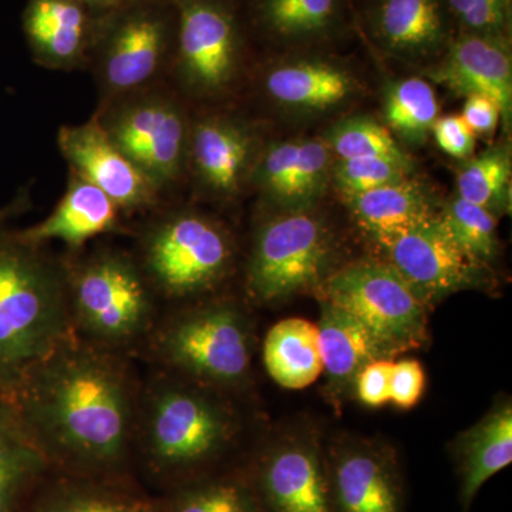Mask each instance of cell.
Returning a JSON list of instances; mask_svg holds the SVG:
<instances>
[{
    "label": "cell",
    "mask_w": 512,
    "mask_h": 512,
    "mask_svg": "<svg viewBox=\"0 0 512 512\" xmlns=\"http://www.w3.org/2000/svg\"><path fill=\"white\" fill-rule=\"evenodd\" d=\"M136 363L72 335L3 396L52 470L137 478L134 434L143 376Z\"/></svg>",
    "instance_id": "obj_1"
},
{
    "label": "cell",
    "mask_w": 512,
    "mask_h": 512,
    "mask_svg": "<svg viewBox=\"0 0 512 512\" xmlns=\"http://www.w3.org/2000/svg\"><path fill=\"white\" fill-rule=\"evenodd\" d=\"M238 396L148 367L141 380L134 470L154 494L241 467Z\"/></svg>",
    "instance_id": "obj_2"
},
{
    "label": "cell",
    "mask_w": 512,
    "mask_h": 512,
    "mask_svg": "<svg viewBox=\"0 0 512 512\" xmlns=\"http://www.w3.org/2000/svg\"><path fill=\"white\" fill-rule=\"evenodd\" d=\"M254 322L237 299L207 296L165 306L134 359L242 396L252 382Z\"/></svg>",
    "instance_id": "obj_3"
},
{
    "label": "cell",
    "mask_w": 512,
    "mask_h": 512,
    "mask_svg": "<svg viewBox=\"0 0 512 512\" xmlns=\"http://www.w3.org/2000/svg\"><path fill=\"white\" fill-rule=\"evenodd\" d=\"M72 335L63 258L0 225V393Z\"/></svg>",
    "instance_id": "obj_4"
},
{
    "label": "cell",
    "mask_w": 512,
    "mask_h": 512,
    "mask_svg": "<svg viewBox=\"0 0 512 512\" xmlns=\"http://www.w3.org/2000/svg\"><path fill=\"white\" fill-rule=\"evenodd\" d=\"M63 262L74 335L136 356L163 311L136 256L99 247L86 254L70 252Z\"/></svg>",
    "instance_id": "obj_5"
},
{
    "label": "cell",
    "mask_w": 512,
    "mask_h": 512,
    "mask_svg": "<svg viewBox=\"0 0 512 512\" xmlns=\"http://www.w3.org/2000/svg\"><path fill=\"white\" fill-rule=\"evenodd\" d=\"M134 256L165 308L217 291L231 274L235 248L220 222L180 211L150 222L138 237Z\"/></svg>",
    "instance_id": "obj_6"
},
{
    "label": "cell",
    "mask_w": 512,
    "mask_h": 512,
    "mask_svg": "<svg viewBox=\"0 0 512 512\" xmlns=\"http://www.w3.org/2000/svg\"><path fill=\"white\" fill-rule=\"evenodd\" d=\"M318 295L359 319L387 359L423 348L429 339L426 306L389 262L345 266L323 281Z\"/></svg>",
    "instance_id": "obj_7"
},
{
    "label": "cell",
    "mask_w": 512,
    "mask_h": 512,
    "mask_svg": "<svg viewBox=\"0 0 512 512\" xmlns=\"http://www.w3.org/2000/svg\"><path fill=\"white\" fill-rule=\"evenodd\" d=\"M333 238L325 222L308 211H285L256 231L245 289L249 301L272 305L319 288L328 276Z\"/></svg>",
    "instance_id": "obj_8"
},
{
    "label": "cell",
    "mask_w": 512,
    "mask_h": 512,
    "mask_svg": "<svg viewBox=\"0 0 512 512\" xmlns=\"http://www.w3.org/2000/svg\"><path fill=\"white\" fill-rule=\"evenodd\" d=\"M241 468L264 512H332L325 447L313 431L272 437Z\"/></svg>",
    "instance_id": "obj_9"
},
{
    "label": "cell",
    "mask_w": 512,
    "mask_h": 512,
    "mask_svg": "<svg viewBox=\"0 0 512 512\" xmlns=\"http://www.w3.org/2000/svg\"><path fill=\"white\" fill-rule=\"evenodd\" d=\"M111 107L100 126L158 191L183 170L190 130L183 110L161 94H128Z\"/></svg>",
    "instance_id": "obj_10"
},
{
    "label": "cell",
    "mask_w": 512,
    "mask_h": 512,
    "mask_svg": "<svg viewBox=\"0 0 512 512\" xmlns=\"http://www.w3.org/2000/svg\"><path fill=\"white\" fill-rule=\"evenodd\" d=\"M332 512H407L396 450L382 440L338 437L325 448Z\"/></svg>",
    "instance_id": "obj_11"
},
{
    "label": "cell",
    "mask_w": 512,
    "mask_h": 512,
    "mask_svg": "<svg viewBox=\"0 0 512 512\" xmlns=\"http://www.w3.org/2000/svg\"><path fill=\"white\" fill-rule=\"evenodd\" d=\"M426 308L483 284L484 265L470 258L437 214L382 248Z\"/></svg>",
    "instance_id": "obj_12"
},
{
    "label": "cell",
    "mask_w": 512,
    "mask_h": 512,
    "mask_svg": "<svg viewBox=\"0 0 512 512\" xmlns=\"http://www.w3.org/2000/svg\"><path fill=\"white\" fill-rule=\"evenodd\" d=\"M59 148L73 173L103 191L121 214L156 205L157 188L114 146L99 120L60 128Z\"/></svg>",
    "instance_id": "obj_13"
},
{
    "label": "cell",
    "mask_w": 512,
    "mask_h": 512,
    "mask_svg": "<svg viewBox=\"0 0 512 512\" xmlns=\"http://www.w3.org/2000/svg\"><path fill=\"white\" fill-rule=\"evenodd\" d=\"M167 19L153 6L127 10L111 25L103 40L99 79L117 97L137 93L158 70L167 53Z\"/></svg>",
    "instance_id": "obj_14"
},
{
    "label": "cell",
    "mask_w": 512,
    "mask_h": 512,
    "mask_svg": "<svg viewBox=\"0 0 512 512\" xmlns=\"http://www.w3.org/2000/svg\"><path fill=\"white\" fill-rule=\"evenodd\" d=\"M178 59L184 80L200 93L220 92L237 69L234 19L220 5L187 0L180 8Z\"/></svg>",
    "instance_id": "obj_15"
},
{
    "label": "cell",
    "mask_w": 512,
    "mask_h": 512,
    "mask_svg": "<svg viewBox=\"0 0 512 512\" xmlns=\"http://www.w3.org/2000/svg\"><path fill=\"white\" fill-rule=\"evenodd\" d=\"M23 512H160V495L151 493L137 478L50 470Z\"/></svg>",
    "instance_id": "obj_16"
},
{
    "label": "cell",
    "mask_w": 512,
    "mask_h": 512,
    "mask_svg": "<svg viewBox=\"0 0 512 512\" xmlns=\"http://www.w3.org/2000/svg\"><path fill=\"white\" fill-rule=\"evenodd\" d=\"M434 80L463 96L490 97L500 107L504 123L512 113L511 53L504 36L467 33L448 49L433 73Z\"/></svg>",
    "instance_id": "obj_17"
},
{
    "label": "cell",
    "mask_w": 512,
    "mask_h": 512,
    "mask_svg": "<svg viewBox=\"0 0 512 512\" xmlns=\"http://www.w3.org/2000/svg\"><path fill=\"white\" fill-rule=\"evenodd\" d=\"M121 229L119 207L99 188L72 173L66 194L55 211L39 224L16 231V234L37 247L60 241L69 252H77L92 239L121 232Z\"/></svg>",
    "instance_id": "obj_18"
},
{
    "label": "cell",
    "mask_w": 512,
    "mask_h": 512,
    "mask_svg": "<svg viewBox=\"0 0 512 512\" xmlns=\"http://www.w3.org/2000/svg\"><path fill=\"white\" fill-rule=\"evenodd\" d=\"M320 353L325 372L326 399L335 409L353 399L356 377L373 360L387 359L366 326L338 306L319 299Z\"/></svg>",
    "instance_id": "obj_19"
},
{
    "label": "cell",
    "mask_w": 512,
    "mask_h": 512,
    "mask_svg": "<svg viewBox=\"0 0 512 512\" xmlns=\"http://www.w3.org/2000/svg\"><path fill=\"white\" fill-rule=\"evenodd\" d=\"M458 477V498L470 512L481 487L512 463V404L501 399L463 431L451 446Z\"/></svg>",
    "instance_id": "obj_20"
},
{
    "label": "cell",
    "mask_w": 512,
    "mask_h": 512,
    "mask_svg": "<svg viewBox=\"0 0 512 512\" xmlns=\"http://www.w3.org/2000/svg\"><path fill=\"white\" fill-rule=\"evenodd\" d=\"M83 0H30L25 33L37 62L66 69L82 62L92 37Z\"/></svg>",
    "instance_id": "obj_21"
},
{
    "label": "cell",
    "mask_w": 512,
    "mask_h": 512,
    "mask_svg": "<svg viewBox=\"0 0 512 512\" xmlns=\"http://www.w3.org/2000/svg\"><path fill=\"white\" fill-rule=\"evenodd\" d=\"M345 202L360 228L380 248L437 215L429 192L410 178L349 195Z\"/></svg>",
    "instance_id": "obj_22"
},
{
    "label": "cell",
    "mask_w": 512,
    "mask_h": 512,
    "mask_svg": "<svg viewBox=\"0 0 512 512\" xmlns=\"http://www.w3.org/2000/svg\"><path fill=\"white\" fill-rule=\"evenodd\" d=\"M266 93L289 109L326 111L338 107L355 93L348 70L325 60H298L279 64L265 79Z\"/></svg>",
    "instance_id": "obj_23"
},
{
    "label": "cell",
    "mask_w": 512,
    "mask_h": 512,
    "mask_svg": "<svg viewBox=\"0 0 512 512\" xmlns=\"http://www.w3.org/2000/svg\"><path fill=\"white\" fill-rule=\"evenodd\" d=\"M188 150L202 183L220 195H232L248 170L251 137L231 121L204 120L192 127Z\"/></svg>",
    "instance_id": "obj_24"
},
{
    "label": "cell",
    "mask_w": 512,
    "mask_h": 512,
    "mask_svg": "<svg viewBox=\"0 0 512 512\" xmlns=\"http://www.w3.org/2000/svg\"><path fill=\"white\" fill-rule=\"evenodd\" d=\"M50 470L12 404L0 394V512H23Z\"/></svg>",
    "instance_id": "obj_25"
},
{
    "label": "cell",
    "mask_w": 512,
    "mask_h": 512,
    "mask_svg": "<svg viewBox=\"0 0 512 512\" xmlns=\"http://www.w3.org/2000/svg\"><path fill=\"white\" fill-rule=\"evenodd\" d=\"M373 26L380 42L402 56L430 55L446 39L440 0H380Z\"/></svg>",
    "instance_id": "obj_26"
},
{
    "label": "cell",
    "mask_w": 512,
    "mask_h": 512,
    "mask_svg": "<svg viewBox=\"0 0 512 512\" xmlns=\"http://www.w3.org/2000/svg\"><path fill=\"white\" fill-rule=\"evenodd\" d=\"M262 357L276 384L288 390L306 389L323 373L318 326L303 318L275 323L266 333Z\"/></svg>",
    "instance_id": "obj_27"
},
{
    "label": "cell",
    "mask_w": 512,
    "mask_h": 512,
    "mask_svg": "<svg viewBox=\"0 0 512 512\" xmlns=\"http://www.w3.org/2000/svg\"><path fill=\"white\" fill-rule=\"evenodd\" d=\"M160 512H264L241 467L160 494Z\"/></svg>",
    "instance_id": "obj_28"
},
{
    "label": "cell",
    "mask_w": 512,
    "mask_h": 512,
    "mask_svg": "<svg viewBox=\"0 0 512 512\" xmlns=\"http://www.w3.org/2000/svg\"><path fill=\"white\" fill-rule=\"evenodd\" d=\"M383 114L394 133L410 143H421L439 119V101L429 83L412 77L387 89Z\"/></svg>",
    "instance_id": "obj_29"
},
{
    "label": "cell",
    "mask_w": 512,
    "mask_h": 512,
    "mask_svg": "<svg viewBox=\"0 0 512 512\" xmlns=\"http://www.w3.org/2000/svg\"><path fill=\"white\" fill-rule=\"evenodd\" d=\"M511 156L507 148H493L468 161L457 175L458 197L491 214L510 204Z\"/></svg>",
    "instance_id": "obj_30"
},
{
    "label": "cell",
    "mask_w": 512,
    "mask_h": 512,
    "mask_svg": "<svg viewBox=\"0 0 512 512\" xmlns=\"http://www.w3.org/2000/svg\"><path fill=\"white\" fill-rule=\"evenodd\" d=\"M269 30L284 39H312L328 33L339 15V0H259Z\"/></svg>",
    "instance_id": "obj_31"
},
{
    "label": "cell",
    "mask_w": 512,
    "mask_h": 512,
    "mask_svg": "<svg viewBox=\"0 0 512 512\" xmlns=\"http://www.w3.org/2000/svg\"><path fill=\"white\" fill-rule=\"evenodd\" d=\"M325 143L340 160L380 157L412 163L386 127L362 117L340 121L330 128Z\"/></svg>",
    "instance_id": "obj_32"
},
{
    "label": "cell",
    "mask_w": 512,
    "mask_h": 512,
    "mask_svg": "<svg viewBox=\"0 0 512 512\" xmlns=\"http://www.w3.org/2000/svg\"><path fill=\"white\" fill-rule=\"evenodd\" d=\"M440 215L470 258L484 265L497 254V221L490 211L457 195Z\"/></svg>",
    "instance_id": "obj_33"
},
{
    "label": "cell",
    "mask_w": 512,
    "mask_h": 512,
    "mask_svg": "<svg viewBox=\"0 0 512 512\" xmlns=\"http://www.w3.org/2000/svg\"><path fill=\"white\" fill-rule=\"evenodd\" d=\"M329 173L328 144L322 140H299L298 158L279 207L285 211H305L322 195Z\"/></svg>",
    "instance_id": "obj_34"
},
{
    "label": "cell",
    "mask_w": 512,
    "mask_h": 512,
    "mask_svg": "<svg viewBox=\"0 0 512 512\" xmlns=\"http://www.w3.org/2000/svg\"><path fill=\"white\" fill-rule=\"evenodd\" d=\"M410 173L412 163H403L392 158H349L339 161L333 170V178L343 197H349L399 183L409 178Z\"/></svg>",
    "instance_id": "obj_35"
},
{
    "label": "cell",
    "mask_w": 512,
    "mask_h": 512,
    "mask_svg": "<svg viewBox=\"0 0 512 512\" xmlns=\"http://www.w3.org/2000/svg\"><path fill=\"white\" fill-rule=\"evenodd\" d=\"M468 33L504 36L511 22V0H446Z\"/></svg>",
    "instance_id": "obj_36"
},
{
    "label": "cell",
    "mask_w": 512,
    "mask_h": 512,
    "mask_svg": "<svg viewBox=\"0 0 512 512\" xmlns=\"http://www.w3.org/2000/svg\"><path fill=\"white\" fill-rule=\"evenodd\" d=\"M394 360L377 359L363 367L356 377L353 399L369 409H380L390 403Z\"/></svg>",
    "instance_id": "obj_37"
},
{
    "label": "cell",
    "mask_w": 512,
    "mask_h": 512,
    "mask_svg": "<svg viewBox=\"0 0 512 512\" xmlns=\"http://www.w3.org/2000/svg\"><path fill=\"white\" fill-rule=\"evenodd\" d=\"M426 392V372L419 360L403 359L394 362L390 403L396 409L410 410L420 403Z\"/></svg>",
    "instance_id": "obj_38"
},
{
    "label": "cell",
    "mask_w": 512,
    "mask_h": 512,
    "mask_svg": "<svg viewBox=\"0 0 512 512\" xmlns=\"http://www.w3.org/2000/svg\"><path fill=\"white\" fill-rule=\"evenodd\" d=\"M437 146L454 158H467L476 148V134L461 116L437 119L431 128Z\"/></svg>",
    "instance_id": "obj_39"
},
{
    "label": "cell",
    "mask_w": 512,
    "mask_h": 512,
    "mask_svg": "<svg viewBox=\"0 0 512 512\" xmlns=\"http://www.w3.org/2000/svg\"><path fill=\"white\" fill-rule=\"evenodd\" d=\"M461 117L476 136L477 134L487 136V134L494 133L500 120H503L497 103L490 97L481 96V94L467 97Z\"/></svg>",
    "instance_id": "obj_40"
},
{
    "label": "cell",
    "mask_w": 512,
    "mask_h": 512,
    "mask_svg": "<svg viewBox=\"0 0 512 512\" xmlns=\"http://www.w3.org/2000/svg\"><path fill=\"white\" fill-rule=\"evenodd\" d=\"M89 8L111 9L126 5L128 0H83Z\"/></svg>",
    "instance_id": "obj_41"
},
{
    "label": "cell",
    "mask_w": 512,
    "mask_h": 512,
    "mask_svg": "<svg viewBox=\"0 0 512 512\" xmlns=\"http://www.w3.org/2000/svg\"><path fill=\"white\" fill-rule=\"evenodd\" d=\"M3 217H5V215L0 214V225H2Z\"/></svg>",
    "instance_id": "obj_42"
}]
</instances>
